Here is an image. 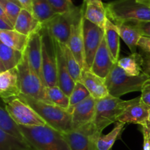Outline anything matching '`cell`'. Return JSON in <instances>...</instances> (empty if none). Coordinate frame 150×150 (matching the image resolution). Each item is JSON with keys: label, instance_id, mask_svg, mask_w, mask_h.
<instances>
[{"label": "cell", "instance_id": "obj_1", "mask_svg": "<svg viewBox=\"0 0 150 150\" xmlns=\"http://www.w3.org/2000/svg\"><path fill=\"white\" fill-rule=\"evenodd\" d=\"M141 96L130 100H122L111 95L97 100L95 115L90 124L91 130L97 139L102 136V132L108 125L117 122L120 115L130 105L138 102Z\"/></svg>", "mask_w": 150, "mask_h": 150}, {"label": "cell", "instance_id": "obj_2", "mask_svg": "<svg viewBox=\"0 0 150 150\" xmlns=\"http://www.w3.org/2000/svg\"><path fill=\"white\" fill-rule=\"evenodd\" d=\"M19 126L26 142L35 150H71L63 133L48 125Z\"/></svg>", "mask_w": 150, "mask_h": 150}, {"label": "cell", "instance_id": "obj_3", "mask_svg": "<svg viewBox=\"0 0 150 150\" xmlns=\"http://www.w3.org/2000/svg\"><path fill=\"white\" fill-rule=\"evenodd\" d=\"M107 17L114 24L150 21V4L139 0H116L105 4Z\"/></svg>", "mask_w": 150, "mask_h": 150}, {"label": "cell", "instance_id": "obj_4", "mask_svg": "<svg viewBox=\"0 0 150 150\" xmlns=\"http://www.w3.org/2000/svg\"><path fill=\"white\" fill-rule=\"evenodd\" d=\"M19 98L32 107L47 125L62 133L73 130L72 116L67 109L21 94Z\"/></svg>", "mask_w": 150, "mask_h": 150}, {"label": "cell", "instance_id": "obj_5", "mask_svg": "<svg viewBox=\"0 0 150 150\" xmlns=\"http://www.w3.org/2000/svg\"><path fill=\"white\" fill-rule=\"evenodd\" d=\"M149 79L144 73L139 76H130L116 63L105 79V83L109 95L120 98L125 94L142 91L143 85Z\"/></svg>", "mask_w": 150, "mask_h": 150}, {"label": "cell", "instance_id": "obj_6", "mask_svg": "<svg viewBox=\"0 0 150 150\" xmlns=\"http://www.w3.org/2000/svg\"><path fill=\"white\" fill-rule=\"evenodd\" d=\"M18 70L21 92L23 95L53 104L47 95V86L39 76L34 71L28 59L26 51L21 62L17 67Z\"/></svg>", "mask_w": 150, "mask_h": 150}, {"label": "cell", "instance_id": "obj_7", "mask_svg": "<svg viewBox=\"0 0 150 150\" xmlns=\"http://www.w3.org/2000/svg\"><path fill=\"white\" fill-rule=\"evenodd\" d=\"M42 36V70L47 87L58 86L57 52L54 40L45 27L41 30Z\"/></svg>", "mask_w": 150, "mask_h": 150}, {"label": "cell", "instance_id": "obj_8", "mask_svg": "<svg viewBox=\"0 0 150 150\" xmlns=\"http://www.w3.org/2000/svg\"><path fill=\"white\" fill-rule=\"evenodd\" d=\"M4 107L12 118L20 125L44 126L45 120L19 97L2 100Z\"/></svg>", "mask_w": 150, "mask_h": 150}, {"label": "cell", "instance_id": "obj_9", "mask_svg": "<svg viewBox=\"0 0 150 150\" xmlns=\"http://www.w3.org/2000/svg\"><path fill=\"white\" fill-rule=\"evenodd\" d=\"M79 7L62 14H57L53 18L44 23L43 26L55 40L62 45H67L71 35L72 24Z\"/></svg>", "mask_w": 150, "mask_h": 150}, {"label": "cell", "instance_id": "obj_10", "mask_svg": "<svg viewBox=\"0 0 150 150\" xmlns=\"http://www.w3.org/2000/svg\"><path fill=\"white\" fill-rule=\"evenodd\" d=\"M83 46H84L86 68L90 70L95 54L105 36L104 29L83 17Z\"/></svg>", "mask_w": 150, "mask_h": 150}, {"label": "cell", "instance_id": "obj_11", "mask_svg": "<svg viewBox=\"0 0 150 150\" xmlns=\"http://www.w3.org/2000/svg\"><path fill=\"white\" fill-rule=\"evenodd\" d=\"M83 13H84V6L82 4L81 7H79L73 19L71 35L67 43V46L71 50L72 53L81 65L82 70L86 68L83 35Z\"/></svg>", "mask_w": 150, "mask_h": 150}, {"label": "cell", "instance_id": "obj_12", "mask_svg": "<svg viewBox=\"0 0 150 150\" xmlns=\"http://www.w3.org/2000/svg\"><path fill=\"white\" fill-rule=\"evenodd\" d=\"M98 100L90 95L71 111L73 130H77L93 122Z\"/></svg>", "mask_w": 150, "mask_h": 150}, {"label": "cell", "instance_id": "obj_13", "mask_svg": "<svg viewBox=\"0 0 150 150\" xmlns=\"http://www.w3.org/2000/svg\"><path fill=\"white\" fill-rule=\"evenodd\" d=\"M115 64L116 63L113 60L104 36L102 42L95 54L93 64L90 70L101 79L105 80Z\"/></svg>", "mask_w": 150, "mask_h": 150}, {"label": "cell", "instance_id": "obj_14", "mask_svg": "<svg viewBox=\"0 0 150 150\" xmlns=\"http://www.w3.org/2000/svg\"><path fill=\"white\" fill-rule=\"evenodd\" d=\"M54 42H55L56 52H57L58 86L62 89L63 92L67 96L70 97L74 89L76 82L70 76V73L69 72L62 45L55 40H54Z\"/></svg>", "mask_w": 150, "mask_h": 150}, {"label": "cell", "instance_id": "obj_15", "mask_svg": "<svg viewBox=\"0 0 150 150\" xmlns=\"http://www.w3.org/2000/svg\"><path fill=\"white\" fill-rule=\"evenodd\" d=\"M42 36L40 31L29 36L26 52L27 54L28 59L32 69L45 83L42 70Z\"/></svg>", "mask_w": 150, "mask_h": 150}, {"label": "cell", "instance_id": "obj_16", "mask_svg": "<svg viewBox=\"0 0 150 150\" xmlns=\"http://www.w3.org/2000/svg\"><path fill=\"white\" fill-rule=\"evenodd\" d=\"M150 106L145 104L142 99L133 105H130L122 115L117 122L124 124H136L144 125L148 122Z\"/></svg>", "mask_w": 150, "mask_h": 150}, {"label": "cell", "instance_id": "obj_17", "mask_svg": "<svg viewBox=\"0 0 150 150\" xmlns=\"http://www.w3.org/2000/svg\"><path fill=\"white\" fill-rule=\"evenodd\" d=\"M21 94L18 68L0 73V96L1 99L18 97Z\"/></svg>", "mask_w": 150, "mask_h": 150}, {"label": "cell", "instance_id": "obj_18", "mask_svg": "<svg viewBox=\"0 0 150 150\" xmlns=\"http://www.w3.org/2000/svg\"><path fill=\"white\" fill-rule=\"evenodd\" d=\"M80 81L86 86L91 96L95 99H102L109 95L105 80L92 73L90 70H82Z\"/></svg>", "mask_w": 150, "mask_h": 150}, {"label": "cell", "instance_id": "obj_19", "mask_svg": "<svg viewBox=\"0 0 150 150\" xmlns=\"http://www.w3.org/2000/svg\"><path fill=\"white\" fill-rule=\"evenodd\" d=\"M43 24L38 20L32 13L22 8L14 26V29L29 37L42 30Z\"/></svg>", "mask_w": 150, "mask_h": 150}, {"label": "cell", "instance_id": "obj_20", "mask_svg": "<svg viewBox=\"0 0 150 150\" xmlns=\"http://www.w3.org/2000/svg\"><path fill=\"white\" fill-rule=\"evenodd\" d=\"M71 150H95V141L81 130L63 133Z\"/></svg>", "mask_w": 150, "mask_h": 150}, {"label": "cell", "instance_id": "obj_21", "mask_svg": "<svg viewBox=\"0 0 150 150\" xmlns=\"http://www.w3.org/2000/svg\"><path fill=\"white\" fill-rule=\"evenodd\" d=\"M23 53L0 43V73L16 68L21 62Z\"/></svg>", "mask_w": 150, "mask_h": 150}, {"label": "cell", "instance_id": "obj_22", "mask_svg": "<svg viewBox=\"0 0 150 150\" xmlns=\"http://www.w3.org/2000/svg\"><path fill=\"white\" fill-rule=\"evenodd\" d=\"M120 38L123 40L132 54L137 53L138 45L142 36L135 27L133 22H123L115 24Z\"/></svg>", "mask_w": 150, "mask_h": 150}, {"label": "cell", "instance_id": "obj_23", "mask_svg": "<svg viewBox=\"0 0 150 150\" xmlns=\"http://www.w3.org/2000/svg\"><path fill=\"white\" fill-rule=\"evenodd\" d=\"M83 5L84 6V18L104 29L108 17L105 4L102 1H92Z\"/></svg>", "mask_w": 150, "mask_h": 150}, {"label": "cell", "instance_id": "obj_24", "mask_svg": "<svg viewBox=\"0 0 150 150\" xmlns=\"http://www.w3.org/2000/svg\"><path fill=\"white\" fill-rule=\"evenodd\" d=\"M104 32L105 41L113 60L117 63L120 51V35L117 26L109 18H107L105 22Z\"/></svg>", "mask_w": 150, "mask_h": 150}, {"label": "cell", "instance_id": "obj_25", "mask_svg": "<svg viewBox=\"0 0 150 150\" xmlns=\"http://www.w3.org/2000/svg\"><path fill=\"white\" fill-rule=\"evenodd\" d=\"M29 39V37L23 35L15 29L0 31L1 42L21 52H24L26 51Z\"/></svg>", "mask_w": 150, "mask_h": 150}, {"label": "cell", "instance_id": "obj_26", "mask_svg": "<svg viewBox=\"0 0 150 150\" xmlns=\"http://www.w3.org/2000/svg\"><path fill=\"white\" fill-rule=\"evenodd\" d=\"M0 130L21 141H26L19 125L9 114L4 105L0 108Z\"/></svg>", "mask_w": 150, "mask_h": 150}, {"label": "cell", "instance_id": "obj_27", "mask_svg": "<svg viewBox=\"0 0 150 150\" xmlns=\"http://www.w3.org/2000/svg\"><path fill=\"white\" fill-rule=\"evenodd\" d=\"M117 64L131 76H139L143 73V59L141 54L138 52L120 59Z\"/></svg>", "mask_w": 150, "mask_h": 150}, {"label": "cell", "instance_id": "obj_28", "mask_svg": "<svg viewBox=\"0 0 150 150\" xmlns=\"http://www.w3.org/2000/svg\"><path fill=\"white\" fill-rule=\"evenodd\" d=\"M32 7L33 16L42 24L57 15L48 0H32Z\"/></svg>", "mask_w": 150, "mask_h": 150}, {"label": "cell", "instance_id": "obj_29", "mask_svg": "<svg viewBox=\"0 0 150 150\" xmlns=\"http://www.w3.org/2000/svg\"><path fill=\"white\" fill-rule=\"evenodd\" d=\"M124 123L117 122L115 127L106 135H102L95 142V150H110L124 130Z\"/></svg>", "mask_w": 150, "mask_h": 150}, {"label": "cell", "instance_id": "obj_30", "mask_svg": "<svg viewBox=\"0 0 150 150\" xmlns=\"http://www.w3.org/2000/svg\"><path fill=\"white\" fill-rule=\"evenodd\" d=\"M0 150H35L26 141H21L0 130Z\"/></svg>", "mask_w": 150, "mask_h": 150}, {"label": "cell", "instance_id": "obj_31", "mask_svg": "<svg viewBox=\"0 0 150 150\" xmlns=\"http://www.w3.org/2000/svg\"><path fill=\"white\" fill-rule=\"evenodd\" d=\"M61 44V43H60ZM63 53H64V58H65L66 63H67V67H68L69 72L70 73V76H72L75 82L80 81L81 76L82 68L76 59L75 58L74 55L72 53L71 50L70 49L67 45H62Z\"/></svg>", "mask_w": 150, "mask_h": 150}, {"label": "cell", "instance_id": "obj_32", "mask_svg": "<svg viewBox=\"0 0 150 150\" xmlns=\"http://www.w3.org/2000/svg\"><path fill=\"white\" fill-rule=\"evenodd\" d=\"M48 99L54 105L68 110L70 106V97L67 96L59 86L47 87Z\"/></svg>", "mask_w": 150, "mask_h": 150}, {"label": "cell", "instance_id": "obj_33", "mask_svg": "<svg viewBox=\"0 0 150 150\" xmlns=\"http://www.w3.org/2000/svg\"><path fill=\"white\" fill-rule=\"evenodd\" d=\"M90 96V93L86 86L81 81L76 82L71 95H70V106L67 111L71 114V111L76 105L80 103L85 99Z\"/></svg>", "mask_w": 150, "mask_h": 150}, {"label": "cell", "instance_id": "obj_34", "mask_svg": "<svg viewBox=\"0 0 150 150\" xmlns=\"http://www.w3.org/2000/svg\"><path fill=\"white\" fill-rule=\"evenodd\" d=\"M138 48L143 59V73L150 78V38L142 37L139 42Z\"/></svg>", "mask_w": 150, "mask_h": 150}, {"label": "cell", "instance_id": "obj_35", "mask_svg": "<svg viewBox=\"0 0 150 150\" xmlns=\"http://www.w3.org/2000/svg\"><path fill=\"white\" fill-rule=\"evenodd\" d=\"M0 9L4 12L13 26H15L22 7L7 0H0Z\"/></svg>", "mask_w": 150, "mask_h": 150}, {"label": "cell", "instance_id": "obj_36", "mask_svg": "<svg viewBox=\"0 0 150 150\" xmlns=\"http://www.w3.org/2000/svg\"><path fill=\"white\" fill-rule=\"evenodd\" d=\"M57 14H62L70 12L76 6L70 3L68 0H48Z\"/></svg>", "mask_w": 150, "mask_h": 150}, {"label": "cell", "instance_id": "obj_37", "mask_svg": "<svg viewBox=\"0 0 150 150\" xmlns=\"http://www.w3.org/2000/svg\"><path fill=\"white\" fill-rule=\"evenodd\" d=\"M133 23L142 37L150 38V21H137Z\"/></svg>", "mask_w": 150, "mask_h": 150}, {"label": "cell", "instance_id": "obj_38", "mask_svg": "<svg viewBox=\"0 0 150 150\" xmlns=\"http://www.w3.org/2000/svg\"><path fill=\"white\" fill-rule=\"evenodd\" d=\"M142 95H141V99L142 100L150 106V79H148L142 89Z\"/></svg>", "mask_w": 150, "mask_h": 150}, {"label": "cell", "instance_id": "obj_39", "mask_svg": "<svg viewBox=\"0 0 150 150\" xmlns=\"http://www.w3.org/2000/svg\"><path fill=\"white\" fill-rule=\"evenodd\" d=\"M20 4H21L23 9H26L28 11L32 13V0H18Z\"/></svg>", "mask_w": 150, "mask_h": 150}, {"label": "cell", "instance_id": "obj_40", "mask_svg": "<svg viewBox=\"0 0 150 150\" xmlns=\"http://www.w3.org/2000/svg\"><path fill=\"white\" fill-rule=\"evenodd\" d=\"M14 26H11L10 24L7 23L2 19H0V31H5V30H13Z\"/></svg>", "mask_w": 150, "mask_h": 150}, {"label": "cell", "instance_id": "obj_41", "mask_svg": "<svg viewBox=\"0 0 150 150\" xmlns=\"http://www.w3.org/2000/svg\"><path fill=\"white\" fill-rule=\"evenodd\" d=\"M101 0H83V4H86L89 2H92V1H100Z\"/></svg>", "mask_w": 150, "mask_h": 150}, {"label": "cell", "instance_id": "obj_42", "mask_svg": "<svg viewBox=\"0 0 150 150\" xmlns=\"http://www.w3.org/2000/svg\"><path fill=\"white\" fill-rule=\"evenodd\" d=\"M7 1H11V2H13V3H15V4H18V5L21 6V7H22L21 4H20V2H19V1H18V0H7ZM22 8H23V7H22Z\"/></svg>", "mask_w": 150, "mask_h": 150}, {"label": "cell", "instance_id": "obj_43", "mask_svg": "<svg viewBox=\"0 0 150 150\" xmlns=\"http://www.w3.org/2000/svg\"><path fill=\"white\" fill-rule=\"evenodd\" d=\"M140 1L144 3H146V4H150V0H139Z\"/></svg>", "mask_w": 150, "mask_h": 150}, {"label": "cell", "instance_id": "obj_44", "mask_svg": "<svg viewBox=\"0 0 150 150\" xmlns=\"http://www.w3.org/2000/svg\"><path fill=\"white\" fill-rule=\"evenodd\" d=\"M148 124L150 125V111H149V118H148Z\"/></svg>", "mask_w": 150, "mask_h": 150}, {"label": "cell", "instance_id": "obj_45", "mask_svg": "<svg viewBox=\"0 0 150 150\" xmlns=\"http://www.w3.org/2000/svg\"><path fill=\"white\" fill-rule=\"evenodd\" d=\"M146 125H147V126H148V127H149V128H150V125H149V124H148V123H147V124H146Z\"/></svg>", "mask_w": 150, "mask_h": 150}, {"label": "cell", "instance_id": "obj_46", "mask_svg": "<svg viewBox=\"0 0 150 150\" xmlns=\"http://www.w3.org/2000/svg\"><path fill=\"white\" fill-rule=\"evenodd\" d=\"M68 1H70V3H73V1H72V0H68Z\"/></svg>", "mask_w": 150, "mask_h": 150}, {"label": "cell", "instance_id": "obj_47", "mask_svg": "<svg viewBox=\"0 0 150 150\" xmlns=\"http://www.w3.org/2000/svg\"><path fill=\"white\" fill-rule=\"evenodd\" d=\"M149 136H150V128H149Z\"/></svg>", "mask_w": 150, "mask_h": 150}]
</instances>
